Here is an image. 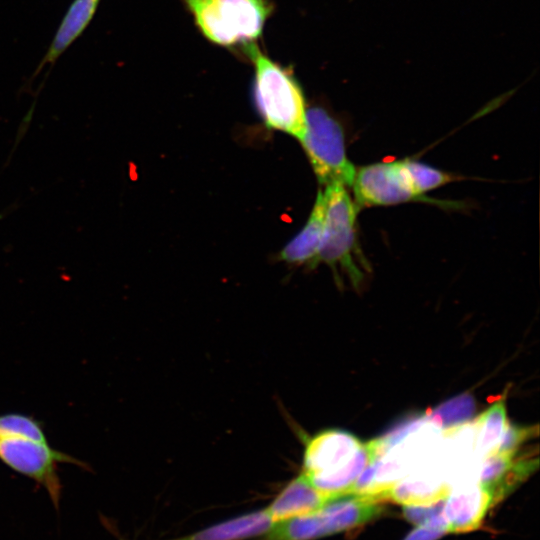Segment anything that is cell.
Instances as JSON below:
<instances>
[{"mask_svg": "<svg viewBox=\"0 0 540 540\" xmlns=\"http://www.w3.org/2000/svg\"><path fill=\"white\" fill-rule=\"evenodd\" d=\"M377 457L374 441L361 443L337 429L310 437L303 453L302 474L326 498L351 493L365 468Z\"/></svg>", "mask_w": 540, "mask_h": 540, "instance_id": "1", "label": "cell"}, {"mask_svg": "<svg viewBox=\"0 0 540 540\" xmlns=\"http://www.w3.org/2000/svg\"><path fill=\"white\" fill-rule=\"evenodd\" d=\"M240 51L252 64L254 100L265 125L300 141L306 129L307 107L294 74L263 52L257 42Z\"/></svg>", "mask_w": 540, "mask_h": 540, "instance_id": "2", "label": "cell"}, {"mask_svg": "<svg viewBox=\"0 0 540 540\" xmlns=\"http://www.w3.org/2000/svg\"><path fill=\"white\" fill-rule=\"evenodd\" d=\"M181 1L206 40L239 50L257 42L275 8V0Z\"/></svg>", "mask_w": 540, "mask_h": 540, "instance_id": "3", "label": "cell"}, {"mask_svg": "<svg viewBox=\"0 0 540 540\" xmlns=\"http://www.w3.org/2000/svg\"><path fill=\"white\" fill-rule=\"evenodd\" d=\"M377 498L347 493L329 498L318 510L273 523L260 540H316L376 518L381 512Z\"/></svg>", "mask_w": 540, "mask_h": 540, "instance_id": "4", "label": "cell"}, {"mask_svg": "<svg viewBox=\"0 0 540 540\" xmlns=\"http://www.w3.org/2000/svg\"><path fill=\"white\" fill-rule=\"evenodd\" d=\"M324 224L316 264L324 262L340 267L356 286L363 280V256L357 244L356 220L358 206L347 187L341 184L325 186Z\"/></svg>", "mask_w": 540, "mask_h": 540, "instance_id": "5", "label": "cell"}, {"mask_svg": "<svg viewBox=\"0 0 540 540\" xmlns=\"http://www.w3.org/2000/svg\"><path fill=\"white\" fill-rule=\"evenodd\" d=\"M300 142L321 184L352 185L356 168L347 158L342 127L324 108L307 109Z\"/></svg>", "mask_w": 540, "mask_h": 540, "instance_id": "6", "label": "cell"}, {"mask_svg": "<svg viewBox=\"0 0 540 540\" xmlns=\"http://www.w3.org/2000/svg\"><path fill=\"white\" fill-rule=\"evenodd\" d=\"M0 460L10 469L44 487L56 510L59 509L62 495L58 464L87 467L73 456L54 449L49 443L18 436H0Z\"/></svg>", "mask_w": 540, "mask_h": 540, "instance_id": "7", "label": "cell"}, {"mask_svg": "<svg viewBox=\"0 0 540 540\" xmlns=\"http://www.w3.org/2000/svg\"><path fill=\"white\" fill-rule=\"evenodd\" d=\"M351 186L358 208L426 199L414 192L402 160L377 162L356 169Z\"/></svg>", "mask_w": 540, "mask_h": 540, "instance_id": "8", "label": "cell"}, {"mask_svg": "<svg viewBox=\"0 0 540 540\" xmlns=\"http://www.w3.org/2000/svg\"><path fill=\"white\" fill-rule=\"evenodd\" d=\"M451 489L437 451L410 473L395 482L385 493L402 505L432 503L444 499Z\"/></svg>", "mask_w": 540, "mask_h": 540, "instance_id": "9", "label": "cell"}, {"mask_svg": "<svg viewBox=\"0 0 540 540\" xmlns=\"http://www.w3.org/2000/svg\"><path fill=\"white\" fill-rule=\"evenodd\" d=\"M538 466V458L518 456L517 452L495 451L480 460L477 482L490 494L493 504L513 491Z\"/></svg>", "mask_w": 540, "mask_h": 540, "instance_id": "10", "label": "cell"}, {"mask_svg": "<svg viewBox=\"0 0 540 540\" xmlns=\"http://www.w3.org/2000/svg\"><path fill=\"white\" fill-rule=\"evenodd\" d=\"M492 504L490 494L477 481L456 484L443 504L448 531L463 533L477 529Z\"/></svg>", "mask_w": 540, "mask_h": 540, "instance_id": "11", "label": "cell"}, {"mask_svg": "<svg viewBox=\"0 0 540 540\" xmlns=\"http://www.w3.org/2000/svg\"><path fill=\"white\" fill-rule=\"evenodd\" d=\"M100 0H73L66 10L53 38L33 76L49 69L59 57L83 34L94 18Z\"/></svg>", "mask_w": 540, "mask_h": 540, "instance_id": "12", "label": "cell"}, {"mask_svg": "<svg viewBox=\"0 0 540 540\" xmlns=\"http://www.w3.org/2000/svg\"><path fill=\"white\" fill-rule=\"evenodd\" d=\"M328 499L301 473L264 509L275 523L312 513L321 508Z\"/></svg>", "mask_w": 540, "mask_h": 540, "instance_id": "13", "label": "cell"}, {"mask_svg": "<svg viewBox=\"0 0 540 540\" xmlns=\"http://www.w3.org/2000/svg\"><path fill=\"white\" fill-rule=\"evenodd\" d=\"M324 224V196L319 190L309 218L300 232L281 250L279 257L290 264L315 266Z\"/></svg>", "mask_w": 540, "mask_h": 540, "instance_id": "14", "label": "cell"}, {"mask_svg": "<svg viewBox=\"0 0 540 540\" xmlns=\"http://www.w3.org/2000/svg\"><path fill=\"white\" fill-rule=\"evenodd\" d=\"M273 523L263 508L170 540H246L262 536Z\"/></svg>", "mask_w": 540, "mask_h": 540, "instance_id": "15", "label": "cell"}, {"mask_svg": "<svg viewBox=\"0 0 540 540\" xmlns=\"http://www.w3.org/2000/svg\"><path fill=\"white\" fill-rule=\"evenodd\" d=\"M508 426L503 400L493 403L475 422L474 454L477 460L495 452Z\"/></svg>", "mask_w": 540, "mask_h": 540, "instance_id": "16", "label": "cell"}, {"mask_svg": "<svg viewBox=\"0 0 540 540\" xmlns=\"http://www.w3.org/2000/svg\"><path fill=\"white\" fill-rule=\"evenodd\" d=\"M474 411V398L469 394H462L439 405L428 417L442 430L448 431L467 424Z\"/></svg>", "mask_w": 540, "mask_h": 540, "instance_id": "17", "label": "cell"}, {"mask_svg": "<svg viewBox=\"0 0 540 540\" xmlns=\"http://www.w3.org/2000/svg\"><path fill=\"white\" fill-rule=\"evenodd\" d=\"M402 163L414 192L422 197L425 192L454 180L453 175L416 160L403 159Z\"/></svg>", "mask_w": 540, "mask_h": 540, "instance_id": "18", "label": "cell"}, {"mask_svg": "<svg viewBox=\"0 0 540 540\" xmlns=\"http://www.w3.org/2000/svg\"><path fill=\"white\" fill-rule=\"evenodd\" d=\"M0 436H18L48 443L42 424L35 418L20 413L0 415Z\"/></svg>", "mask_w": 540, "mask_h": 540, "instance_id": "19", "label": "cell"}, {"mask_svg": "<svg viewBox=\"0 0 540 540\" xmlns=\"http://www.w3.org/2000/svg\"><path fill=\"white\" fill-rule=\"evenodd\" d=\"M444 499L427 504L404 505L403 514L407 520L418 526L440 528L449 533L443 515Z\"/></svg>", "mask_w": 540, "mask_h": 540, "instance_id": "20", "label": "cell"}, {"mask_svg": "<svg viewBox=\"0 0 540 540\" xmlns=\"http://www.w3.org/2000/svg\"><path fill=\"white\" fill-rule=\"evenodd\" d=\"M536 432L537 431H533V427L508 424L496 451L508 453L517 452L519 448H522L524 442L529 440Z\"/></svg>", "mask_w": 540, "mask_h": 540, "instance_id": "21", "label": "cell"}, {"mask_svg": "<svg viewBox=\"0 0 540 540\" xmlns=\"http://www.w3.org/2000/svg\"><path fill=\"white\" fill-rule=\"evenodd\" d=\"M448 532L431 526H418L404 540H437Z\"/></svg>", "mask_w": 540, "mask_h": 540, "instance_id": "22", "label": "cell"}]
</instances>
